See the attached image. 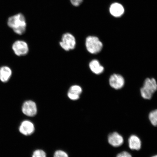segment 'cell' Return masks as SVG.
I'll list each match as a JSON object with an SVG mask.
<instances>
[{
    "instance_id": "cell-1",
    "label": "cell",
    "mask_w": 157,
    "mask_h": 157,
    "mask_svg": "<svg viewBox=\"0 0 157 157\" xmlns=\"http://www.w3.org/2000/svg\"><path fill=\"white\" fill-rule=\"evenodd\" d=\"M7 25L16 34L19 35L23 34L26 31V21L24 15L21 13L10 17Z\"/></svg>"
},
{
    "instance_id": "cell-2",
    "label": "cell",
    "mask_w": 157,
    "mask_h": 157,
    "mask_svg": "<svg viewBox=\"0 0 157 157\" xmlns=\"http://www.w3.org/2000/svg\"><path fill=\"white\" fill-rule=\"evenodd\" d=\"M157 90V83L154 78H147L140 89L141 95L146 99H151L153 94Z\"/></svg>"
},
{
    "instance_id": "cell-3",
    "label": "cell",
    "mask_w": 157,
    "mask_h": 157,
    "mask_svg": "<svg viewBox=\"0 0 157 157\" xmlns=\"http://www.w3.org/2000/svg\"><path fill=\"white\" fill-rule=\"evenodd\" d=\"M85 45L88 52L94 54L101 52L103 47L102 43L99 38L95 36L87 37L86 39Z\"/></svg>"
},
{
    "instance_id": "cell-4",
    "label": "cell",
    "mask_w": 157,
    "mask_h": 157,
    "mask_svg": "<svg viewBox=\"0 0 157 157\" xmlns=\"http://www.w3.org/2000/svg\"><path fill=\"white\" fill-rule=\"evenodd\" d=\"M59 44L64 50L69 51L73 50L76 46V39L73 35L69 33H67L63 35Z\"/></svg>"
},
{
    "instance_id": "cell-5",
    "label": "cell",
    "mask_w": 157,
    "mask_h": 157,
    "mask_svg": "<svg viewBox=\"0 0 157 157\" xmlns=\"http://www.w3.org/2000/svg\"><path fill=\"white\" fill-rule=\"evenodd\" d=\"M12 49L15 55L18 56H25L29 52L28 44L24 41H16L12 45Z\"/></svg>"
},
{
    "instance_id": "cell-6",
    "label": "cell",
    "mask_w": 157,
    "mask_h": 157,
    "mask_svg": "<svg viewBox=\"0 0 157 157\" xmlns=\"http://www.w3.org/2000/svg\"><path fill=\"white\" fill-rule=\"evenodd\" d=\"M21 110L23 114L27 116H35L37 113V108L36 103L32 101H27L23 103Z\"/></svg>"
},
{
    "instance_id": "cell-7",
    "label": "cell",
    "mask_w": 157,
    "mask_h": 157,
    "mask_svg": "<svg viewBox=\"0 0 157 157\" xmlns=\"http://www.w3.org/2000/svg\"><path fill=\"white\" fill-rule=\"evenodd\" d=\"M111 87L115 90H119L123 87L125 84L124 78L119 74H113L111 75L109 80Z\"/></svg>"
},
{
    "instance_id": "cell-8",
    "label": "cell",
    "mask_w": 157,
    "mask_h": 157,
    "mask_svg": "<svg viewBox=\"0 0 157 157\" xmlns=\"http://www.w3.org/2000/svg\"><path fill=\"white\" fill-rule=\"evenodd\" d=\"M35 130V126L30 121L25 120L22 121L19 127V131L25 136L32 134Z\"/></svg>"
},
{
    "instance_id": "cell-9",
    "label": "cell",
    "mask_w": 157,
    "mask_h": 157,
    "mask_svg": "<svg viewBox=\"0 0 157 157\" xmlns=\"http://www.w3.org/2000/svg\"><path fill=\"white\" fill-rule=\"evenodd\" d=\"M108 142L112 146L117 147L123 144L124 139L123 137L119 133L114 132L109 135Z\"/></svg>"
},
{
    "instance_id": "cell-10",
    "label": "cell",
    "mask_w": 157,
    "mask_h": 157,
    "mask_svg": "<svg viewBox=\"0 0 157 157\" xmlns=\"http://www.w3.org/2000/svg\"><path fill=\"white\" fill-rule=\"evenodd\" d=\"M82 92V89L80 86L74 85L71 87L68 92V97L72 101H76L79 99Z\"/></svg>"
},
{
    "instance_id": "cell-11",
    "label": "cell",
    "mask_w": 157,
    "mask_h": 157,
    "mask_svg": "<svg viewBox=\"0 0 157 157\" xmlns=\"http://www.w3.org/2000/svg\"><path fill=\"white\" fill-rule=\"evenodd\" d=\"M12 71L10 68L3 66L0 68V80L3 83H6L11 78Z\"/></svg>"
},
{
    "instance_id": "cell-12",
    "label": "cell",
    "mask_w": 157,
    "mask_h": 157,
    "mask_svg": "<svg viewBox=\"0 0 157 157\" xmlns=\"http://www.w3.org/2000/svg\"><path fill=\"white\" fill-rule=\"evenodd\" d=\"M129 147L131 150H139L142 146L140 138L136 135H132L128 139Z\"/></svg>"
},
{
    "instance_id": "cell-13",
    "label": "cell",
    "mask_w": 157,
    "mask_h": 157,
    "mask_svg": "<svg viewBox=\"0 0 157 157\" xmlns=\"http://www.w3.org/2000/svg\"><path fill=\"white\" fill-rule=\"evenodd\" d=\"M89 67L93 73L99 75L103 73L104 68L101 66L99 61L94 59L90 62L89 64Z\"/></svg>"
},
{
    "instance_id": "cell-14",
    "label": "cell",
    "mask_w": 157,
    "mask_h": 157,
    "mask_svg": "<svg viewBox=\"0 0 157 157\" xmlns=\"http://www.w3.org/2000/svg\"><path fill=\"white\" fill-rule=\"evenodd\" d=\"M110 12L112 15L115 17H119L122 15L124 12V9L120 4H113L110 8Z\"/></svg>"
},
{
    "instance_id": "cell-15",
    "label": "cell",
    "mask_w": 157,
    "mask_h": 157,
    "mask_svg": "<svg viewBox=\"0 0 157 157\" xmlns=\"http://www.w3.org/2000/svg\"><path fill=\"white\" fill-rule=\"evenodd\" d=\"M149 118L152 124L157 127V109L154 110L149 114Z\"/></svg>"
},
{
    "instance_id": "cell-16",
    "label": "cell",
    "mask_w": 157,
    "mask_h": 157,
    "mask_svg": "<svg viewBox=\"0 0 157 157\" xmlns=\"http://www.w3.org/2000/svg\"><path fill=\"white\" fill-rule=\"evenodd\" d=\"M32 157H46V154L44 151L37 150L33 152Z\"/></svg>"
},
{
    "instance_id": "cell-17",
    "label": "cell",
    "mask_w": 157,
    "mask_h": 157,
    "mask_svg": "<svg viewBox=\"0 0 157 157\" xmlns=\"http://www.w3.org/2000/svg\"><path fill=\"white\" fill-rule=\"evenodd\" d=\"M54 157H68L67 153L62 150L56 151L54 154Z\"/></svg>"
},
{
    "instance_id": "cell-18",
    "label": "cell",
    "mask_w": 157,
    "mask_h": 157,
    "mask_svg": "<svg viewBox=\"0 0 157 157\" xmlns=\"http://www.w3.org/2000/svg\"><path fill=\"white\" fill-rule=\"evenodd\" d=\"M116 157H132L129 153L127 151H123L119 153Z\"/></svg>"
},
{
    "instance_id": "cell-19",
    "label": "cell",
    "mask_w": 157,
    "mask_h": 157,
    "mask_svg": "<svg viewBox=\"0 0 157 157\" xmlns=\"http://www.w3.org/2000/svg\"><path fill=\"white\" fill-rule=\"evenodd\" d=\"M72 5L75 6H78L83 2V0H70Z\"/></svg>"
},
{
    "instance_id": "cell-20",
    "label": "cell",
    "mask_w": 157,
    "mask_h": 157,
    "mask_svg": "<svg viewBox=\"0 0 157 157\" xmlns=\"http://www.w3.org/2000/svg\"><path fill=\"white\" fill-rule=\"evenodd\" d=\"M152 157H157V155H156L153 156H152Z\"/></svg>"
}]
</instances>
